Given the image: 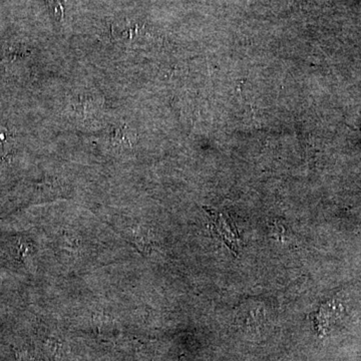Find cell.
<instances>
[{
    "label": "cell",
    "instance_id": "6da1fadb",
    "mask_svg": "<svg viewBox=\"0 0 361 361\" xmlns=\"http://www.w3.org/2000/svg\"><path fill=\"white\" fill-rule=\"evenodd\" d=\"M13 148V139L8 130L0 127V160L6 159Z\"/></svg>",
    "mask_w": 361,
    "mask_h": 361
}]
</instances>
